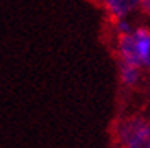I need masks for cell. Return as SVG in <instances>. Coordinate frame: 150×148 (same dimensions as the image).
Segmentation results:
<instances>
[{
    "label": "cell",
    "mask_w": 150,
    "mask_h": 148,
    "mask_svg": "<svg viewBox=\"0 0 150 148\" xmlns=\"http://www.w3.org/2000/svg\"><path fill=\"white\" fill-rule=\"evenodd\" d=\"M118 142L130 148H150V125L142 118H127L117 128Z\"/></svg>",
    "instance_id": "6da1fadb"
},
{
    "label": "cell",
    "mask_w": 150,
    "mask_h": 148,
    "mask_svg": "<svg viewBox=\"0 0 150 148\" xmlns=\"http://www.w3.org/2000/svg\"><path fill=\"white\" fill-rule=\"evenodd\" d=\"M118 55L122 58L123 63H130L135 67H140L139 53H137V45L132 32L120 33L118 35Z\"/></svg>",
    "instance_id": "7a4b0ae2"
},
{
    "label": "cell",
    "mask_w": 150,
    "mask_h": 148,
    "mask_svg": "<svg viewBox=\"0 0 150 148\" xmlns=\"http://www.w3.org/2000/svg\"><path fill=\"white\" fill-rule=\"evenodd\" d=\"M137 53H139L140 67H150V30L140 27L134 32Z\"/></svg>",
    "instance_id": "3957f363"
},
{
    "label": "cell",
    "mask_w": 150,
    "mask_h": 148,
    "mask_svg": "<svg viewBox=\"0 0 150 148\" xmlns=\"http://www.w3.org/2000/svg\"><path fill=\"white\" fill-rule=\"evenodd\" d=\"M140 0H103V4L107 7V10L117 18H122L127 13L139 7Z\"/></svg>",
    "instance_id": "277c9868"
},
{
    "label": "cell",
    "mask_w": 150,
    "mask_h": 148,
    "mask_svg": "<svg viewBox=\"0 0 150 148\" xmlns=\"http://www.w3.org/2000/svg\"><path fill=\"white\" fill-rule=\"evenodd\" d=\"M139 77H140L139 67L130 65V63H123L122 62V65H120V78H122L123 85H127V87H134V85L139 82Z\"/></svg>",
    "instance_id": "5b68a950"
},
{
    "label": "cell",
    "mask_w": 150,
    "mask_h": 148,
    "mask_svg": "<svg viewBox=\"0 0 150 148\" xmlns=\"http://www.w3.org/2000/svg\"><path fill=\"white\" fill-rule=\"evenodd\" d=\"M139 7L142 8V12H144L145 15L150 17V0H140V2H139Z\"/></svg>",
    "instance_id": "8992f818"
},
{
    "label": "cell",
    "mask_w": 150,
    "mask_h": 148,
    "mask_svg": "<svg viewBox=\"0 0 150 148\" xmlns=\"http://www.w3.org/2000/svg\"><path fill=\"white\" fill-rule=\"evenodd\" d=\"M117 28H118V32H120V33H127V32H130L129 23H127V22H123V20L117 23Z\"/></svg>",
    "instance_id": "52a82bcc"
}]
</instances>
